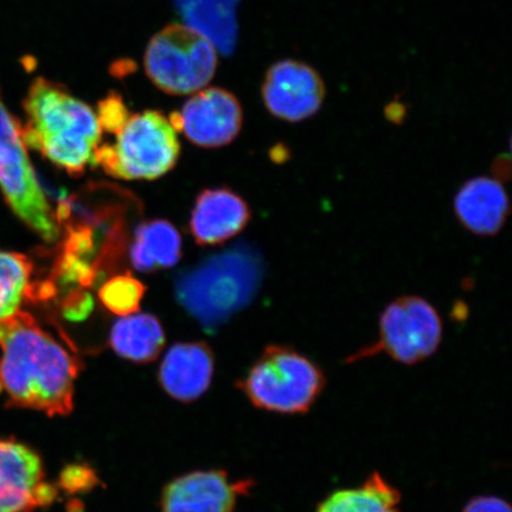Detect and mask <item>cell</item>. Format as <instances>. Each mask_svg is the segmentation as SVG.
I'll use <instances>...</instances> for the list:
<instances>
[{
  "mask_svg": "<svg viewBox=\"0 0 512 512\" xmlns=\"http://www.w3.org/2000/svg\"><path fill=\"white\" fill-rule=\"evenodd\" d=\"M0 398L11 408L67 416L82 364L28 312L0 320Z\"/></svg>",
  "mask_w": 512,
  "mask_h": 512,
  "instance_id": "cell-1",
  "label": "cell"
},
{
  "mask_svg": "<svg viewBox=\"0 0 512 512\" xmlns=\"http://www.w3.org/2000/svg\"><path fill=\"white\" fill-rule=\"evenodd\" d=\"M23 107L27 115L25 144L75 177L95 164L102 131L98 115L85 101L61 83L37 78Z\"/></svg>",
  "mask_w": 512,
  "mask_h": 512,
  "instance_id": "cell-2",
  "label": "cell"
},
{
  "mask_svg": "<svg viewBox=\"0 0 512 512\" xmlns=\"http://www.w3.org/2000/svg\"><path fill=\"white\" fill-rule=\"evenodd\" d=\"M258 265L243 249L211 256L178 279L176 296L189 315L213 332L253 296Z\"/></svg>",
  "mask_w": 512,
  "mask_h": 512,
  "instance_id": "cell-3",
  "label": "cell"
},
{
  "mask_svg": "<svg viewBox=\"0 0 512 512\" xmlns=\"http://www.w3.org/2000/svg\"><path fill=\"white\" fill-rule=\"evenodd\" d=\"M316 362L286 345H271L238 386L255 407L296 415L310 411L325 388Z\"/></svg>",
  "mask_w": 512,
  "mask_h": 512,
  "instance_id": "cell-4",
  "label": "cell"
},
{
  "mask_svg": "<svg viewBox=\"0 0 512 512\" xmlns=\"http://www.w3.org/2000/svg\"><path fill=\"white\" fill-rule=\"evenodd\" d=\"M113 144L99 145L95 164L115 178L152 181L177 163L181 146L170 119L158 111L128 115Z\"/></svg>",
  "mask_w": 512,
  "mask_h": 512,
  "instance_id": "cell-5",
  "label": "cell"
},
{
  "mask_svg": "<svg viewBox=\"0 0 512 512\" xmlns=\"http://www.w3.org/2000/svg\"><path fill=\"white\" fill-rule=\"evenodd\" d=\"M219 63L217 50L208 38L185 24H170L147 44L144 67L160 91L189 95L213 80Z\"/></svg>",
  "mask_w": 512,
  "mask_h": 512,
  "instance_id": "cell-6",
  "label": "cell"
},
{
  "mask_svg": "<svg viewBox=\"0 0 512 512\" xmlns=\"http://www.w3.org/2000/svg\"><path fill=\"white\" fill-rule=\"evenodd\" d=\"M0 192L6 203L43 240L53 243L61 228L30 162L23 126L0 93Z\"/></svg>",
  "mask_w": 512,
  "mask_h": 512,
  "instance_id": "cell-7",
  "label": "cell"
},
{
  "mask_svg": "<svg viewBox=\"0 0 512 512\" xmlns=\"http://www.w3.org/2000/svg\"><path fill=\"white\" fill-rule=\"evenodd\" d=\"M443 334V319L430 302L418 296L396 298L381 313L379 339L357 351L348 362L384 352L394 361L412 366L437 352Z\"/></svg>",
  "mask_w": 512,
  "mask_h": 512,
  "instance_id": "cell-8",
  "label": "cell"
},
{
  "mask_svg": "<svg viewBox=\"0 0 512 512\" xmlns=\"http://www.w3.org/2000/svg\"><path fill=\"white\" fill-rule=\"evenodd\" d=\"M38 453L11 437H0V512H35L55 502Z\"/></svg>",
  "mask_w": 512,
  "mask_h": 512,
  "instance_id": "cell-9",
  "label": "cell"
},
{
  "mask_svg": "<svg viewBox=\"0 0 512 512\" xmlns=\"http://www.w3.org/2000/svg\"><path fill=\"white\" fill-rule=\"evenodd\" d=\"M261 95L273 117L294 124L320 111L326 87L322 76L310 64L286 59L267 70Z\"/></svg>",
  "mask_w": 512,
  "mask_h": 512,
  "instance_id": "cell-10",
  "label": "cell"
},
{
  "mask_svg": "<svg viewBox=\"0 0 512 512\" xmlns=\"http://www.w3.org/2000/svg\"><path fill=\"white\" fill-rule=\"evenodd\" d=\"M170 123L191 143L221 147L239 136L243 112L238 98L227 89L203 88L185 102L181 111L170 115Z\"/></svg>",
  "mask_w": 512,
  "mask_h": 512,
  "instance_id": "cell-11",
  "label": "cell"
},
{
  "mask_svg": "<svg viewBox=\"0 0 512 512\" xmlns=\"http://www.w3.org/2000/svg\"><path fill=\"white\" fill-rule=\"evenodd\" d=\"M252 480H233L221 470L196 471L172 480L162 494L163 512H234Z\"/></svg>",
  "mask_w": 512,
  "mask_h": 512,
  "instance_id": "cell-12",
  "label": "cell"
},
{
  "mask_svg": "<svg viewBox=\"0 0 512 512\" xmlns=\"http://www.w3.org/2000/svg\"><path fill=\"white\" fill-rule=\"evenodd\" d=\"M213 374L214 356L207 344L179 343L163 358L158 377L172 399L191 402L207 392Z\"/></svg>",
  "mask_w": 512,
  "mask_h": 512,
  "instance_id": "cell-13",
  "label": "cell"
},
{
  "mask_svg": "<svg viewBox=\"0 0 512 512\" xmlns=\"http://www.w3.org/2000/svg\"><path fill=\"white\" fill-rule=\"evenodd\" d=\"M507 191L496 178L479 176L465 182L454 197V213L462 226L478 236H494L509 215Z\"/></svg>",
  "mask_w": 512,
  "mask_h": 512,
  "instance_id": "cell-14",
  "label": "cell"
},
{
  "mask_svg": "<svg viewBox=\"0 0 512 512\" xmlns=\"http://www.w3.org/2000/svg\"><path fill=\"white\" fill-rule=\"evenodd\" d=\"M251 220L248 204L228 189L206 190L191 213L190 229L200 245H216L234 238Z\"/></svg>",
  "mask_w": 512,
  "mask_h": 512,
  "instance_id": "cell-15",
  "label": "cell"
},
{
  "mask_svg": "<svg viewBox=\"0 0 512 512\" xmlns=\"http://www.w3.org/2000/svg\"><path fill=\"white\" fill-rule=\"evenodd\" d=\"M239 0H174L185 25L200 32L223 55L236 47L238 22L236 6Z\"/></svg>",
  "mask_w": 512,
  "mask_h": 512,
  "instance_id": "cell-16",
  "label": "cell"
},
{
  "mask_svg": "<svg viewBox=\"0 0 512 512\" xmlns=\"http://www.w3.org/2000/svg\"><path fill=\"white\" fill-rule=\"evenodd\" d=\"M181 255V235L169 222H145L134 233L130 256L133 267L139 272L174 267Z\"/></svg>",
  "mask_w": 512,
  "mask_h": 512,
  "instance_id": "cell-17",
  "label": "cell"
},
{
  "mask_svg": "<svg viewBox=\"0 0 512 512\" xmlns=\"http://www.w3.org/2000/svg\"><path fill=\"white\" fill-rule=\"evenodd\" d=\"M111 347L120 357L136 363L155 361L165 343L159 320L146 313L128 315L113 325Z\"/></svg>",
  "mask_w": 512,
  "mask_h": 512,
  "instance_id": "cell-18",
  "label": "cell"
},
{
  "mask_svg": "<svg viewBox=\"0 0 512 512\" xmlns=\"http://www.w3.org/2000/svg\"><path fill=\"white\" fill-rule=\"evenodd\" d=\"M401 495L380 473H373L357 488L332 492L316 512H401Z\"/></svg>",
  "mask_w": 512,
  "mask_h": 512,
  "instance_id": "cell-19",
  "label": "cell"
},
{
  "mask_svg": "<svg viewBox=\"0 0 512 512\" xmlns=\"http://www.w3.org/2000/svg\"><path fill=\"white\" fill-rule=\"evenodd\" d=\"M34 266L23 254L0 249V320L19 311L31 296Z\"/></svg>",
  "mask_w": 512,
  "mask_h": 512,
  "instance_id": "cell-20",
  "label": "cell"
},
{
  "mask_svg": "<svg viewBox=\"0 0 512 512\" xmlns=\"http://www.w3.org/2000/svg\"><path fill=\"white\" fill-rule=\"evenodd\" d=\"M145 287L131 275H117L101 286L99 298L108 310L120 316L137 312L144 297Z\"/></svg>",
  "mask_w": 512,
  "mask_h": 512,
  "instance_id": "cell-21",
  "label": "cell"
},
{
  "mask_svg": "<svg viewBox=\"0 0 512 512\" xmlns=\"http://www.w3.org/2000/svg\"><path fill=\"white\" fill-rule=\"evenodd\" d=\"M99 124L102 133L114 134L125 123L128 115L131 114L125 104L123 96L117 92H111L102 99L98 105Z\"/></svg>",
  "mask_w": 512,
  "mask_h": 512,
  "instance_id": "cell-22",
  "label": "cell"
},
{
  "mask_svg": "<svg viewBox=\"0 0 512 512\" xmlns=\"http://www.w3.org/2000/svg\"><path fill=\"white\" fill-rule=\"evenodd\" d=\"M463 512H512L508 502L496 496H479L466 504Z\"/></svg>",
  "mask_w": 512,
  "mask_h": 512,
  "instance_id": "cell-23",
  "label": "cell"
},
{
  "mask_svg": "<svg viewBox=\"0 0 512 512\" xmlns=\"http://www.w3.org/2000/svg\"><path fill=\"white\" fill-rule=\"evenodd\" d=\"M389 120L400 121L406 114V108L400 102H392L386 110Z\"/></svg>",
  "mask_w": 512,
  "mask_h": 512,
  "instance_id": "cell-24",
  "label": "cell"
}]
</instances>
